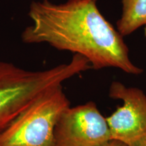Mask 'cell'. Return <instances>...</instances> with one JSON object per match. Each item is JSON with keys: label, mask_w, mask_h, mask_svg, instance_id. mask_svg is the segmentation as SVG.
Segmentation results:
<instances>
[{"label": "cell", "mask_w": 146, "mask_h": 146, "mask_svg": "<svg viewBox=\"0 0 146 146\" xmlns=\"http://www.w3.org/2000/svg\"><path fill=\"white\" fill-rule=\"evenodd\" d=\"M97 1H33L29 12L32 25L24 30L22 40L25 43H47L58 50L81 55L94 70L113 67L139 75L143 69L131 62L123 36L101 14Z\"/></svg>", "instance_id": "6da1fadb"}, {"label": "cell", "mask_w": 146, "mask_h": 146, "mask_svg": "<svg viewBox=\"0 0 146 146\" xmlns=\"http://www.w3.org/2000/svg\"><path fill=\"white\" fill-rule=\"evenodd\" d=\"M91 67L79 54L68 64L45 70H28L0 62V133L43 93Z\"/></svg>", "instance_id": "7a4b0ae2"}, {"label": "cell", "mask_w": 146, "mask_h": 146, "mask_svg": "<svg viewBox=\"0 0 146 146\" xmlns=\"http://www.w3.org/2000/svg\"><path fill=\"white\" fill-rule=\"evenodd\" d=\"M69 107L62 85L48 89L0 133V146H54L55 128Z\"/></svg>", "instance_id": "3957f363"}, {"label": "cell", "mask_w": 146, "mask_h": 146, "mask_svg": "<svg viewBox=\"0 0 146 146\" xmlns=\"http://www.w3.org/2000/svg\"><path fill=\"white\" fill-rule=\"evenodd\" d=\"M111 140L108 125L94 102L67 108L54 131V146H103Z\"/></svg>", "instance_id": "277c9868"}, {"label": "cell", "mask_w": 146, "mask_h": 146, "mask_svg": "<svg viewBox=\"0 0 146 146\" xmlns=\"http://www.w3.org/2000/svg\"><path fill=\"white\" fill-rule=\"evenodd\" d=\"M109 96L123 103L106 118L111 139L132 145L146 134V95L137 87L113 81Z\"/></svg>", "instance_id": "5b68a950"}, {"label": "cell", "mask_w": 146, "mask_h": 146, "mask_svg": "<svg viewBox=\"0 0 146 146\" xmlns=\"http://www.w3.org/2000/svg\"><path fill=\"white\" fill-rule=\"evenodd\" d=\"M122 14L116 27L124 36L146 25V0H122Z\"/></svg>", "instance_id": "8992f818"}, {"label": "cell", "mask_w": 146, "mask_h": 146, "mask_svg": "<svg viewBox=\"0 0 146 146\" xmlns=\"http://www.w3.org/2000/svg\"><path fill=\"white\" fill-rule=\"evenodd\" d=\"M103 146H128V145L120 141L111 139L110 141L108 142L106 144H105V145Z\"/></svg>", "instance_id": "52a82bcc"}, {"label": "cell", "mask_w": 146, "mask_h": 146, "mask_svg": "<svg viewBox=\"0 0 146 146\" xmlns=\"http://www.w3.org/2000/svg\"><path fill=\"white\" fill-rule=\"evenodd\" d=\"M129 146H146V134L142 137L140 139H139L137 141H136L135 143Z\"/></svg>", "instance_id": "ba28073f"}, {"label": "cell", "mask_w": 146, "mask_h": 146, "mask_svg": "<svg viewBox=\"0 0 146 146\" xmlns=\"http://www.w3.org/2000/svg\"><path fill=\"white\" fill-rule=\"evenodd\" d=\"M144 33H145V39H146V25L144 26Z\"/></svg>", "instance_id": "9c48e42d"}]
</instances>
